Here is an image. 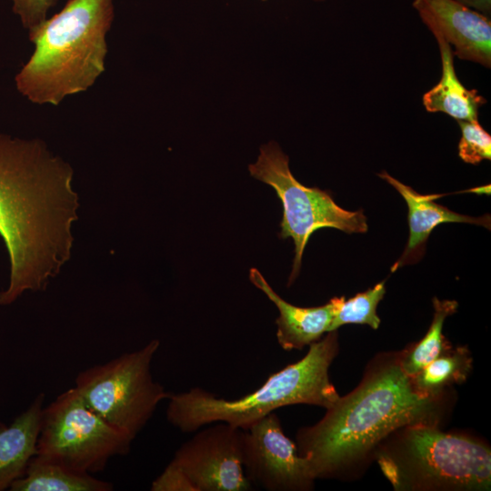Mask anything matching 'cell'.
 Masks as SVG:
<instances>
[{"mask_svg":"<svg viewBox=\"0 0 491 491\" xmlns=\"http://www.w3.org/2000/svg\"><path fill=\"white\" fill-rule=\"evenodd\" d=\"M413 7L433 34L453 45L454 55L491 67L489 16L456 0H414Z\"/></svg>","mask_w":491,"mask_h":491,"instance_id":"obj_11","label":"cell"},{"mask_svg":"<svg viewBox=\"0 0 491 491\" xmlns=\"http://www.w3.org/2000/svg\"><path fill=\"white\" fill-rule=\"evenodd\" d=\"M435 407L434 397L418 393L400 365H389L340 397L318 423L302 428L296 446L315 478L326 476L394 430L426 423Z\"/></svg>","mask_w":491,"mask_h":491,"instance_id":"obj_2","label":"cell"},{"mask_svg":"<svg viewBox=\"0 0 491 491\" xmlns=\"http://www.w3.org/2000/svg\"><path fill=\"white\" fill-rule=\"evenodd\" d=\"M379 463L386 476L398 488L490 486L489 449L469 438L444 433L428 423L407 426L394 454H383Z\"/></svg>","mask_w":491,"mask_h":491,"instance_id":"obj_5","label":"cell"},{"mask_svg":"<svg viewBox=\"0 0 491 491\" xmlns=\"http://www.w3.org/2000/svg\"><path fill=\"white\" fill-rule=\"evenodd\" d=\"M242 438L243 429L217 422L185 442L171 462L195 491H248L252 484L243 468Z\"/></svg>","mask_w":491,"mask_h":491,"instance_id":"obj_10","label":"cell"},{"mask_svg":"<svg viewBox=\"0 0 491 491\" xmlns=\"http://www.w3.org/2000/svg\"><path fill=\"white\" fill-rule=\"evenodd\" d=\"M315 1H317V2H323V1H326V0H315Z\"/></svg>","mask_w":491,"mask_h":491,"instance_id":"obj_25","label":"cell"},{"mask_svg":"<svg viewBox=\"0 0 491 491\" xmlns=\"http://www.w3.org/2000/svg\"><path fill=\"white\" fill-rule=\"evenodd\" d=\"M433 35L439 46L442 75L423 95L425 108L430 113H445L457 121L477 120L479 108L486 100L476 90L463 85L456 75L452 47L440 35Z\"/></svg>","mask_w":491,"mask_h":491,"instance_id":"obj_15","label":"cell"},{"mask_svg":"<svg viewBox=\"0 0 491 491\" xmlns=\"http://www.w3.org/2000/svg\"><path fill=\"white\" fill-rule=\"evenodd\" d=\"M242 464L250 483L268 491L310 489L316 479L274 412L243 430Z\"/></svg>","mask_w":491,"mask_h":491,"instance_id":"obj_9","label":"cell"},{"mask_svg":"<svg viewBox=\"0 0 491 491\" xmlns=\"http://www.w3.org/2000/svg\"><path fill=\"white\" fill-rule=\"evenodd\" d=\"M134 438L95 413L75 387L43 409L35 455L75 471H103L109 459L129 453Z\"/></svg>","mask_w":491,"mask_h":491,"instance_id":"obj_8","label":"cell"},{"mask_svg":"<svg viewBox=\"0 0 491 491\" xmlns=\"http://www.w3.org/2000/svg\"><path fill=\"white\" fill-rule=\"evenodd\" d=\"M385 293V283L381 282L348 300L344 296L333 297L335 312L328 332L346 324H365L377 329L380 318L376 314V307Z\"/></svg>","mask_w":491,"mask_h":491,"instance_id":"obj_19","label":"cell"},{"mask_svg":"<svg viewBox=\"0 0 491 491\" xmlns=\"http://www.w3.org/2000/svg\"><path fill=\"white\" fill-rule=\"evenodd\" d=\"M471 367V358L464 349L452 354L442 352L411 378L420 394L435 397L445 386L466 379Z\"/></svg>","mask_w":491,"mask_h":491,"instance_id":"obj_17","label":"cell"},{"mask_svg":"<svg viewBox=\"0 0 491 491\" xmlns=\"http://www.w3.org/2000/svg\"><path fill=\"white\" fill-rule=\"evenodd\" d=\"M159 346V340H151L140 349L81 371L75 380L74 387L86 405L134 439L171 394L151 372Z\"/></svg>","mask_w":491,"mask_h":491,"instance_id":"obj_6","label":"cell"},{"mask_svg":"<svg viewBox=\"0 0 491 491\" xmlns=\"http://www.w3.org/2000/svg\"><path fill=\"white\" fill-rule=\"evenodd\" d=\"M433 321L426 336L402 359L400 366L412 378L424 366L445 351L443 326L446 318L455 313L458 304L454 300L433 299Z\"/></svg>","mask_w":491,"mask_h":491,"instance_id":"obj_18","label":"cell"},{"mask_svg":"<svg viewBox=\"0 0 491 491\" xmlns=\"http://www.w3.org/2000/svg\"><path fill=\"white\" fill-rule=\"evenodd\" d=\"M249 279L266 294L279 311V316L276 320V338L284 350H301L319 340L323 334L329 331L335 312L332 299L321 306L299 307L289 304L274 291L256 268L250 269Z\"/></svg>","mask_w":491,"mask_h":491,"instance_id":"obj_13","label":"cell"},{"mask_svg":"<svg viewBox=\"0 0 491 491\" xmlns=\"http://www.w3.org/2000/svg\"><path fill=\"white\" fill-rule=\"evenodd\" d=\"M463 192H472V193H475L476 195H489L490 194V185H488L478 186V187L468 189V190L463 191Z\"/></svg>","mask_w":491,"mask_h":491,"instance_id":"obj_24","label":"cell"},{"mask_svg":"<svg viewBox=\"0 0 491 491\" xmlns=\"http://www.w3.org/2000/svg\"><path fill=\"white\" fill-rule=\"evenodd\" d=\"M13 12L19 17L28 32L42 25L47 18L48 11L57 0H10Z\"/></svg>","mask_w":491,"mask_h":491,"instance_id":"obj_21","label":"cell"},{"mask_svg":"<svg viewBox=\"0 0 491 491\" xmlns=\"http://www.w3.org/2000/svg\"><path fill=\"white\" fill-rule=\"evenodd\" d=\"M113 485L91 474L75 471L58 462L35 455L11 491H110Z\"/></svg>","mask_w":491,"mask_h":491,"instance_id":"obj_16","label":"cell"},{"mask_svg":"<svg viewBox=\"0 0 491 491\" xmlns=\"http://www.w3.org/2000/svg\"><path fill=\"white\" fill-rule=\"evenodd\" d=\"M73 175L44 141L0 134V236L10 263L1 306L45 289L70 259L79 208Z\"/></svg>","mask_w":491,"mask_h":491,"instance_id":"obj_1","label":"cell"},{"mask_svg":"<svg viewBox=\"0 0 491 491\" xmlns=\"http://www.w3.org/2000/svg\"><path fill=\"white\" fill-rule=\"evenodd\" d=\"M114 0H67L28 32L35 51L15 75L16 89L38 105H57L86 91L105 71Z\"/></svg>","mask_w":491,"mask_h":491,"instance_id":"obj_3","label":"cell"},{"mask_svg":"<svg viewBox=\"0 0 491 491\" xmlns=\"http://www.w3.org/2000/svg\"><path fill=\"white\" fill-rule=\"evenodd\" d=\"M337 352L335 331L309 345L299 361L272 374L256 391L238 399H225L200 387L170 394L166 417L182 432L197 431L214 422L246 430L276 409L296 404L329 408L340 398L328 369Z\"/></svg>","mask_w":491,"mask_h":491,"instance_id":"obj_4","label":"cell"},{"mask_svg":"<svg viewBox=\"0 0 491 491\" xmlns=\"http://www.w3.org/2000/svg\"><path fill=\"white\" fill-rule=\"evenodd\" d=\"M250 175L275 189L283 205L279 236L291 237L295 257L288 286L299 274L305 247L316 230L331 227L347 234L366 233L363 210L340 207L326 191L299 183L289 168V158L276 142L263 145L256 163L248 166Z\"/></svg>","mask_w":491,"mask_h":491,"instance_id":"obj_7","label":"cell"},{"mask_svg":"<svg viewBox=\"0 0 491 491\" xmlns=\"http://www.w3.org/2000/svg\"><path fill=\"white\" fill-rule=\"evenodd\" d=\"M262 1H266V0H262Z\"/></svg>","mask_w":491,"mask_h":491,"instance_id":"obj_26","label":"cell"},{"mask_svg":"<svg viewBox=\"0 0 491 491\" xmlns=\"http://www.w3.org/2000/svg\"><path fill=\"white\" fill-rule=\"evenodd\" d=\"M486 15L491 13V0H456Z\"/></svg>","mask_w":491,"mask_h":491,"instance_id":"obj_23","label":"cell"},{"mask_svg":"<svg viewBox=\"0 0 491 491\" xmlns=\"http://www.w3.org/2000/svg\"><path fill=\"white\" fill-rule=\"evenodd\" d=\"M44 399L45 394H39L10 426L0 423V491L9 489L25 474L35 454Z\"/></svg>","mask_w":491,"mask_h":491,"instance_id":"obj_14","label":"cell"},{"mask_svg":"<svg viewBox=\"0 0 491 491\" xmlns=\"http://www.w3.org/2000/svg\"><path fill=\"white\" fill-rule=\"evenodd\" d=\"M461 129L458 155L466 163L477 165L491 158V135L477 120L457 121Z\"/></svg>","mask_w":491,"mask_h":491,"instance_id":"obj_20","label":"cell"},{"mask_svg":"<svg viewBox=\"0 0 491 491\" xmlns=\"http://www.w3.org/2000/svg\"><path fill=\"white\" fill-rule=\"evenodd\" d=\"M378 175L403 196L408 207V241L402 256L392 266L391 272L419 261L424 256L426 243L430 234L440 224L467 223L490 229L488 215L473 217L456 213L435 202L443 195H421L385 171Z\"/></svg>","mask_w":491,"mask_h":491,"instance_id":"obj_12","label":"cell"},{"mask_svg":"<svg viewBox=\"0 0 491 491\" xmlns=\"http://www.w3.org/2000/svg\"><path fill=\"white\" fill-rule=\"evenodd\" d=\"M152 491H195L185 473L173 462L153 481Z\"/></svg>","mask_w":491,"mask_h":491,"instance_id":"obj_22","label":"cell"}]
</instances>
